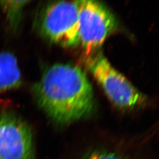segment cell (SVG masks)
<instances>
[{"label": "cell", "mask_w": 159, "mask_h": 159, "mask_svg": "<svg viewBox=\"0 0 159 159\" xmlns=\"http://www.w3.org/2000/svg\"><path fill=\"white\" fill-rule=\"evenodd\" d=\"M28 1H1L0 6L6 14L12 26H16L19 23L23 8Z\"/></svg>", "instance_id": "obj_7"}, {"label": "cell", "mask_w": 159, "mask_h": 159, "mask_svg": "<svg viewBox=\"0 0 159 159\" xmlns=\"http://www.w3.org/2000/svg\"><path fill=\"white\" fill-rule=\"evenodd\" d=\"M21 74L17 58L11 52H0V93L17 88Z\"/></svg>", "instance_id": "obj_6"}, {"label": "cell", "mask_w": 159, "mask_h": 159, "mask_svg": "<svg viewBox=\"0 0 159 159\" xmlns=\"http://www.w3.org/2000/svg\"><path fill=\"white\" fill-rule=\"evenodd\" d=\"M85 159H125L117 154L106 150H96L89 154Z\"/></svg>", "instance_id": "obj_8"}, {"label": "cell", "mask_w": 159, "mask_h": 159, "mask_svg": "<svg viewBox=\"0 0 159 159\" xmlns=\"http://www.w3.org/2000/svg\"><path fill=\"white\" fill-rule=\"evenodd\" d=\"M41 33L51 42L64 47L79 44L77 1H61L47 6L41 19Z\"/></svg>", "instance_id": "obj_3"}, {"label": "cell", "mask_w": 159, "mask_h": 159, "mask_svg": "<svg viewBox=\"0 0 159 159\" xmlns=\"http://www.w3.org/2000/svg\"><path fill=\"white\" fill-rule=\"evenodd\" d=\"M40 107L57 123L67 124L91 112L93 93L81 68L56 64L48 68L34 86Z\"/></svg>", "instance_id": "obj_1"}, {"label": "cell", "mask_w": 159, "mask_h": 159, "mask_svg": "<svg viewBox=\"0 0 159 159\" xmlns=\"http://www.w3.org/2000/svg\"><path fill=\"white\" fill-rule=\"evenodd\" d=\"M0 159H34L30 127L8 112L0 113Z\"/></svg>", "instance_id": "obj_5"}, {"label": "cell", "mask_w": 159, "mask_h": 159, "mask_svg": "<svg viewBox=\"0 0 159 159\" xmlns=\"http://www.w3.org/2000/svg\"><path fill=\"white\" fill-rule=\"evenodd\" d=\"M86 65L111 101L121 108H133L146 102L145 96L113 68L102 53L91 54Z\"/></svg>", "instance_id": "obj_2"}, {"label": "cell", "mask_w": 159, "mask_h": 159, "mask_svg": "<svg viewBox=\"0 0 159 159\" xmlns=\"http://www.w3.org/2000/svg\"><path fill=\"white\" fill-rule=\"evenodd\" d=\"M79 6V44L87 56L102 45L116 27L110 10L96 1H77Z\"/></svg>", "instance_id": "obj_4"}]
</instances>
